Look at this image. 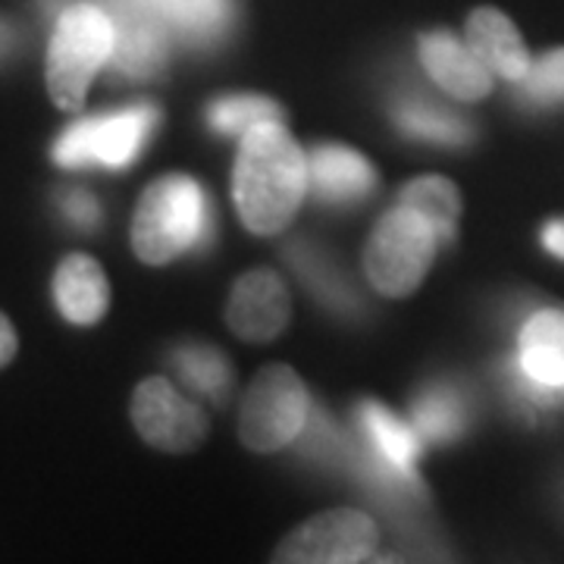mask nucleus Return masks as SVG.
Returning <instances> with one entry per match:
<instances>
[{
	"instance_id": "nucleus-1",
	"label": "nucleus",
	"mask_w": 564,
	"mask_h": 564,
	"mask_svg": "<svg viewBox=\"0 0 564 564\" xmlns=\"http://www.w3.org/2000/svg\"><path fill=\"white\" fill-rule=\"evenodd\" d=\"M307 188V161L280 120H263L242 135L232 198L242 223L258 236H273L299 214Z\"/></svg>"
},
{
	"instance_id": "nucleus-2",
	"label": "nucleus",
	"mask_w": 564,
	"mask_h": 564,
	"mask_svg": "<svg viewBox=\"0 0 564 564\" xmlns=\"http://www.w3.org/2000/svg\"><path fill=\"white\" fill-rule=\"evenodd\" d=\"M210 229V207L198 182L170 173L144 188L132 217V248L144 263H170L198 248Z\"/></svg>"
},
{
	"instance_id": "nucleus-3",
	"label": "nucleus",
	"mask_w": 564,
	"mask_h": 564,
	"mask_svg": "<svg viewBox=\"0 0 564 564\" xmlns=\"http://www.w3.org/2000/svg\"><path fill=\"white\" fill-rule=\"evenodd\" d=\"M113 20L91 3L63 13L47 44V95L61 110L85 104L88 85L113 54Z\"/></svg>"
},
{
	"instance_id": "nucleus-4",
	"label": "nucleus",
	"mask_w": 564,
	"mask_h": 564,
	"mask_svg": "<svg viewBox=\"0 0 564 564\" xmlns=\"http://www.w3.org/2000/svg\"><path fill=\"white\" fill-rule=\"evenodd\" d=\"M436 229L414 207H395L377 223L364 248V270L370 285L386 299L411 295L436 258Z\"/></svg>"
},
{
	"instance_id": "nucleus-5",
	"label": "nucleus",
	"mask_w": 564,
	"mask_h": 564,
	"mask_svg": "<svg viewBox=\"0 0 564 564\" xmlns=\"http://www.w3.org/2000/svg\"><path fill=\"white\" fill-rule=\"evenodd\" d=\"M307 417L311 402L299 373L285 364H270L245 392L239 433L251 452H276L302 436Z\"/></svg>"
},
{
	"instance_id": "nucleus-6",
	"label": "nucleus",
	"mask_w": 564,
	"mask_h": 564,
	"mask_svg": "<svg viewBox=\"0 0 564 564\" xmlns=\"http://www.w3.org/2000/svg\"><path fill=\"white\" fill-rule=\"evenodd\" d=\"M161 122V110L154 104L141 101L107 113V117H95V120H82L69 126L63 132L57 144H54V161L61 166H88V163H101L110 170H120L139 158L144 141L151 139V132Z\"/></svg>"
},
{
	"instance_id": "nucleus-7",
	"label": "nucleus",
	"mask_w": 564,
	"mask_h": 564,
	"mask_svg": "<svg viewBox=\"0 0 564 564\" xmlns=\"http://www.w3.org/2000/svg\"><path fill=\"white\" fill-rule=\"evenodd\" d=\"M380 543L377 524L355 508H336L311 518L295 533H289L276 549V562L299 564H345L364 562Z\"/></svg>"
},
{
	"instance_id": "nucleus-8",
	"label": "nucleus",
	"mask_w": 564,
	"mask_h": 564,
	"mask_svg": "<svg viewBox=\"0 0 564 564\" xmlns=\"http://www.w3.org/2000/svg\"><path fill=\"white\" fill-rule=\"evenodd\" d=\"M132 423L141 440L161 452H192L207 436L202 408L182 399L163 377L141 380L132 395Z\"/></svg>"
},
{
	"instance_id": "nucleus-9",
	"label": "nucleus",
	"mask_w": 564,
	"mask_h": 564,
	"mask_svg": "<svg viewBox=\"0 0 564 564\" xmlns=\"http://www.w3.org/2000/svg\"><path fill=\"white\" fill-rule=\"evenodd\" d=\"M292 314L285 282L273 270H251L232 285L226 304V321L232 333L245 343H270L276 339Z\"/></svg>"
},
{
	"instance_id": "nucleus-10",
	"label": "nucleus",
	"mask_w": 564,
	"mask_h": 564,
	"mask_svg": "<svg viewBox=\"0 0 564 564\" xmlns=\"http://www.w3.org/2000/svg\"><path fill=\"white\" fill-rule=\"evenodd\" d=\"M421 63L443 91L462 101H480L492 91V73L484 61L448 32L421 35Z\"/></svg>"
},
{
	"instance_id": "nucleus-11",
	"label": "nucleus",
	"mask_w": 564,
	"mask_h": 564,
	"mask_svg": "<svg viewBox=\"0 0 564 564\" xmlns=\"http://www.w3.org/2000/svg\"><path fill=\"white\" fill-rule=\"evenodd\" d=\"M514 370L530 383L564 392V307H540L521 326Z\"/></svg>"
},
{
	"instance_id": "nucleus-12",
	"label": "nucleus",
	"mask_w": 564,
	"mask_h": 564,
	"mask_svg": "<svg viewBox=\"0 0 564 564\" xmlns=\"http://www.w3.org/2000/svg\"><path fill=\"white\" fill-rule=\"evenodd\" d=\"M467 47L484 61V66L492 76H502L508 82H521L530 69V51L518 32V25L508 20L505 13L492 7H480L467 20Z\"/></svg>"
},
{
	"instance_id": "nucleus-13",
	"label": "nucleus",
	"mask_w": 564,
	"mask_h": 564,
	"mask_svg": "<svg viewBox=\"0 0 564 564\" xmlns=\"http://www.w3.org/2000/svg\"><path fill=\"white\" fill-rule=\"evenodd\" d=\"M54 299L66 321L95 326L110 307V282L101 263L88 254L63 258L54 273Z\"/></svg>"
},
{
	"instance_id": "nucleus-14",
	"label": "nucleus",
	"mask_w": 564,
	"mask_h": 564,
	"mask_svg": "<svg viewBox=\"0 0 564 564\" xmlns=\"http://www.w3.org/2000/svg\"><path fill=\"white\" fill-rule=\"evenodd\" d=\"M113 54L110 63L122 76L144 79L161 69L166 57V35H163L161 20L148 13L144 7L132 3L113 20Z\"/></svg>"
},
{
	"instance_id": "nucleus-15",
	"label": "nucleus",
	"mask_w": 564,
	"mask_h": 564,
	"mask_svg": "<svg viewBox=\"0 0 564 564\" xmlns=\"http://www.w3.org/2000/svg\"><path fill=\"white\" fill-rule=\"evenodd\" d=\"M307 182L314 185L317 198L329 204H345L364 198L377 173L373 166L364 161L358 151L351 148H317L307 161Z\"/></svg>"
},
{
	"instance_id": "nucleus-16",
	"label": "nucleus",
	"mask_w": 564,
	"mask_h": 564,
	"mask_svg": "<svg viewBox=\"0 0 564 564\" xmlns=\"http://www.w3.org/2000/svg\"><path fill=\"white\" fill-rule=\"evenodd\" d=\"M411 414H414V430L421 433L423 440L452 443L455 436L464 433L470 408H467V399H464L458 386L433 383L414 399Z\"/></svg>"
},
{
	"instance_id": "nucleus-17",
	"label": "nucleus",
	"mask_w": 564,
	"mask_h": 564,
	"mask_svg": "<svg viewBox=\"0 0 564 564\" xmlns=\"http://www.w3.org/2000/svg\"><path fill=\"white\" fill-rule=\"evenodd\" d=\"M170 22L176 32L192 41H210L220 35L229 22V0H132Z\"/></svg>"
},
{
	"instance_id": "nucleus-18",
	"label": "nucleus",
	"mask_w": 564,
	"mask_h": 564,
	"mask_svg": "<svg viewBox=\"0 0 564 564\" xmlns=\"http://www.w3.org/2000/svg\"><path fill=\"white\" fill-rule=\"evenodd\" d=\"M402 204L414 207L421 217L430 220L436 229L440 242H452L455 239V223L462 214V198L458 188L443 176H421V180L408 182L402 192Z\"/></svg>"
},
{
	"instance_id": "nucleus-19",
	"label": "nucleus",
	"mask_w": 564,
	"mask_h": 564,
	"mask_svg": "<svg viewBox=\"0 0 564 564\" xmlns=\"http://www.w3.org/2000/svg\"><path fill=\"white\" fill-rule=\"evenodd\" d=\"M292 263L299 267V273H302V280L311 285V292L321 299V302L333 304L336 311H345V314H351L355 307H358V292L348 285V280L343 276V270L336 267L333 258H326L321 248H314V245H295L292 248Z\"/></svg>"
},
{
	"instance_id": "nucleus-20",
	"label": "nucleus",
	"mask_w": 564,
	"mask_h": 564,
	"mask_svg": "<svg viewBox=\"0 0 564 564\" xmlns=\"http://www.w3.org/2000/svg\"><path fill=\"white\" fill-rule=\"evenodd\" d=\"M395 120L402 126V132L421 141H433V144H464L470 139V129H467V122L462 117L448 113L445 107L421 101V98L399 101Z\"/></svg>"
},
{
	"instance_id": "nucleus-21",
	"label": "nucleus",
	"mask_w": 564,
	"mask_h": 564,
	"mask_svg": "<svg viewBox=\"0 0 564 564\" xmlns=\"http://www.w3.org/2000/svg\"><path fill=\"white\" fill-rule=\"evenodd\" d=\"M180 377L214 402H223L232 389V367L210 345H182L173 355Z\"/></svg>"
},
{
	"instance_id": "nucleus-22",
	"label": "nucleus",
	"mask_w": 564,
	"mask_h": 564,
	"mask_svg": "<svg viewBox=\"0 0 564 564\" xmlns=\"http://www.w3.org/2000/svg\"><path fill=\"white\" fill-rule=\"evenodd\" d=\"M263 120H282V110L267 98H220L217 104H210L207 110V122L223 132V135H245L251 126H258Z\"/></svg>"
},
{
	"instance_id": "nucleus-23",
	"label": "nucleus",
	"mask_w": 564,
	"mask_h": 564,
	"mask_svg": "<svg viewBox=\"0 0 564 564\" xmlns=\"http://www.w3.org/2000/svg\"><path fill=\"white\" fill-rule=\"evenodd\" d=\"M521 98L530 104H564V47H552L545 51L543 57L530 63L527 76L521 82H514Z\"/></svg>"
},
{
	"instance_id": "nucleus-24",
	"label": "nucleus",
	"mask_w": 564,
	"mask_h": 564,
	"mask_svg": "<svg viewBox=\"0 0 564 564\" xmlns=\"http://www.w3.org/2000/svg\"><path fill=\"white\" fill-rule=\"evenodd\" d=\"M302 448L304 455L321 458L326 464H339L345 458H351V448L345 443V436L339 433V426L333 421H326V411H314L307 417V426L302 430Z\"/></svg>"
},
{
	"instance_id": "nucleus-25",
	"label": "nucleus",
	"mask_w": 564,
	"mask_h": 564,
	"mask_svg": "<svg viewBox=\"0 0 564 564\" xmlns=\"http://www.w3.org/2000/svg\"><path fill=\"white\" fill-rule=\"evenodd\" d=\"M63 210L82 229H91V226H98V220H101V207H98V202L88 192H66Z\"/></svg>"
},
{
	"instance_id": "nucleus-26",
	"label": "nucleus",
	"mask_w": 564,
	"mask_h": 564,
	"mask_svg": "<svg viewBox=\"0 0 564 564\" xmlns=\"http://www.w3.org/2000/svg\"><path fill=\"white\" fill-rule=\"evenodd\" d=\"M17 348H20L17 329H13V323H10L7 314H0V367H7L17 358Z\"/></svg>"
},
{
	"instance_id": "nucleus-27",
	"label": "nucleus",
	"mask_w": 564,
	"mask_h": 564,
	"mask_svg": "<svg viewBox=\"0 0 564 564\" xmlns=\"http://www.w3.org/2000/svg\"><path fill=\"white\" fill-rule=\"evenodd\" d=\"M543 245L549 254L564 261V220H552L543 226Z\"/></svg>"
},
{
	"instance_id": "nucleus-28",
	"label": "nucleus",
	"mask_w": 564,
	"mask_h": 564,
	"mask_svg": "<svg viewBox=\"0 0 564 564\" xmlns=\"http://www.w3.org/2000/svg\"><path fill=\"white\" fill-rule=\"evenodd\" d=\"M10 44H13V29L0 20V54H7V51H10Z\"/></svg>"
}]
</instances>
